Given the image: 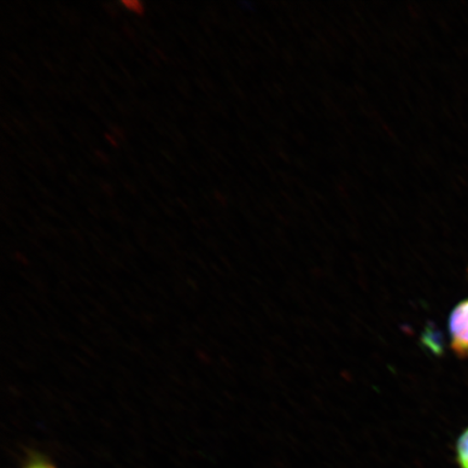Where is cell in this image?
I'll return each mask as SVG.
<instances>
[{
	"instance_id": "1",
	"label": "cell",
	"mask_w": 468,
	"mask_h": 468,
	"mask_svg": "<svg viewBox=\"0 0 468 468\" xmlns=\"http://www.w3.org/2000/svg\"><path fill=\"white\" fill-rule=\"evenodd\" d=\"M452 347L461 358H468V298L452 310L449 319Z\"/></svg>"
},
{
	"instance_id": "2",
	"label": "cell",
	"mask_w": 468,
	"mask_h": 468,
	"mask_svg": "<svg viewBox=\"0 0 468 468\" xmlns=\"http://www.w3.org/2000/svg\"><path fill=\"white\" fill-rule=\"evenodd\" d=\"M455 460L459 468H468V427L456 441Z\"/></svg>"
},
{
	"instance_id": "3",
	"label": "cell",
	"mask_w": 468,
	"mask_h": 468,
	"mask_svg": "<svg viewBox=\"0 0 468 468\" xmlns=\"http://www.w3.org/2000/svg\"><path fill=\"white\" fill-rule=\"evenodd\" d=\"M23 468H57L50 461L46 460L43 456L34 455L33 458L27 462Z\"/></svg>"
},
{
	"instance_id": "4",
	"label": "cell",
	"mask_w": 468,
	"mask_h": 468,
	"mask_svg": "<svg viewBox=\"0 0 468 468\" xmlns=\"http://www.w3.org/2000/svg\"><path fill=\"white\" fill-rule=\"evenodd\" d=\"M122 4L125 5L127 10L133 11L134 14H144V5L140 2H137V0H127V2H122Z\"/></svg>"
}]
</instances>
